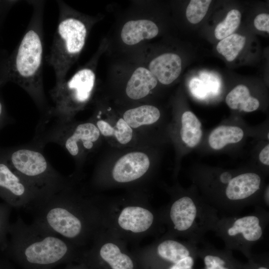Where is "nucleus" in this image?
<instances>
[{
    "instance_id": "nucleus-1",
    "label": "nucleus",
    "mask_w": 269,
    "mask_h": 269,
    "mask_svg": "<svg viewBox=\"0 0 269 269\" xmlns=\"http://www.w3.org/2000/svg\"><path fill=\"white\" fill-rule=\"evenodd\" d=\"M6 256L25 269H50L67 261L72 253L70 243L18 217L11 223Z\"/></svg>"
},
{
    "instance_id": "nucleus-2",
    "label": "nucleus",
    "mask_w": 269,
    "mask_h": 269,
    "mask_svg": "<svg viewBox=\"0 0 269 269\" xmlns=\"http://www.w3.org/2000/svg\"><path fill=\"white\" fill-rule=\"evenodd\" d=\"M31 17L12 58L11 77L46 113L49 110L44 91L43 20L44 2L29 1Z\"/></svg>"
},
{
    "instance_id": "nucleus-3",
    "label": "nucleus",
    "mask_w": 269,
    "mask_h": 269,
    "mask_svg": "<svg viewBox=\"0 0 269 269\" xmlns=\"http://www.w3.org/2000/svg\"><path fill=\"white\" fill-rule=\"evenodd\" d=\"M59 16L49 54L46 57L52 67L57 85L65 80L78 59L86 40L89 21L63 1H58Z\"/></svg>"
},
{
    "instance_id": "nucleus-4",
    "label": "nucleus",
    "mask_w": 269,
    "mask_h": 269,
    "mask_svg": "<svg viewBox=\"0 0 269 269\" xmlns=\"http://www.w3.org/2000/svg\"><path fill=\"white\" fill-rule=\"evenodd\" d=\"M6 158L12 168L40 194L41 199L69 187L66 179L38 148L19 147L9 152Z\"/></svg>"
},
{
    "instance_id": "nucleus-5",
    "label": "nucleus",
    "mask_w": 269,
    "mask_h": 269,
    "mask_svg": "<svg viewBox=\"0 0 269 269\" xmlns=\"http://www.w3.org/2000/svg\"><path fill=\"white\" fill-rule=\"evenodd\" d=\"M95 78L93 70L85 67L77 71L69 79L54 85L49 91L54 106L47 114L61 124H70L74 115L90 99Z\"/></svg>"
},
{
    "instance_id": "nucleus-6",
    "label": "nucleus",
    "mask_w": 269,
    "mask_h": 269,
    "mask_svg": "<svg viewBox=\"0 0 269 269\" xmlns=\"http://www.w3.org/2000/svg\"><path fill=\"white\" fill-rule=\"evenodd\" d=\"M0 197L12 208L29 210L42 198L10 165L0 158Z\"/></svg>"
},
{
    "instance_id": "nucleus-7",
    "label": "nucleus",
    "mask_w": 269,
    "mask_h": 269,
    "mask_svg": "<svg viewBox=\"0 0 269 269\" xmlns=\"http://www.w3.org/2000/svg\"><path fill=\"white\" fill-rule=\"evenodd\" d=\"M100 135L94 123H82L73 128H70L69 124L60 128L51 141L57 142L64 147L73 157L79 158L84 153L93 149Z\"/></svg>"
},
{
    "instance_id": "nucleus-8",
    "label": "nucleus",
    "mask_w": 269,
    "mask_h": 269,
    "mask_svg": "<svg viewBox=\"0 0 269 269\" xmlns=\"http://www.w3.org/2000/svg\"><path fill=\"white\" fill-rule=\"evenodd\" d=\"M150 166V160L145 153L133 151L120 157L112 171L114 180L125 183L135 180L143 175Z\"/></svg>"
},
{
    "instance_id": "nucleus-9",
    "label": "nucleus",
    "mask_w": 269,
    "mask_h": 269,
    "mask_svg": "<svg viewBox=\"0 0 269 269\" xmlns=\"http://www.w3.org/2000/svg\"><path fill=\"white\" fill-rule=\"evenodd\" d=\"M148 67V70L157 81L162 84L168 85L179 76L182 69V62L178 55L167 53L152 59Z\"/></svg>"
},
{
    "instance_id": "nucleus-10",
    "label": "nucleus",
    "mask_w": 269,
    "mask_h": 269,
    "mask_svg": "<svg viewBox=\"0 0 269 269\" xmlns=\"http://www.w3.org/2000/svg\"><path fill=\"white\" fill-rule=\"evenodd\" d=\"M153 220V216L148 210L140 207L129 206L122 211L118 223L124 230L140 233L147 230Z\"/></svg>"
},
{
    "instance_id": "nucleus-11",
    "label": "nucleus",
    "mask_w": 269,
    "mask_h": 269,
    "mask_svg": "<svg viewBox=\"0 0 269 269\" xmlns=\"http://www.w3.org/2000/svg\"><path fill=\"white\" fill-rule=\"evenodd\" d=\"M158 33L156 24L147 19L130 20L123 26L121 31L123 41L129 45L136 44L144 39L155 37Z\"/></svg>"
},
{
    "instance_id": "nucleus-12",
    "label": "nucleus",
    "mask_w": 269,
    "mask_h": 269,
    "mask_svg": "<svg viewBox=\"0 0 269 269\" xmlns=\"http://www.w3.org/2000/svg\"><path fill=\"white\" fill-rule=\"evenodd\" d=\"M261 178L255 173H246L233 178L228 183L226 195L232 200L244 199L259 189Z\"/></svg>"
},
{
    "instance_id": "nucleus-13",
    "label": "nucleus",
    "mask_w": 269,
    "mask_h": 269,
    "mask_svg": "<svg viewBox=\"0 0 269 269\" xmlns=\"http://www.w3.org/2000/svg\"><path fill=\"white\" fill-rule=\"evenodd\" d=\"M157 84V80L147 69L139 67L136 68L128 81L126 92L133 100L146 97Z\"/></svg>"
},
{
    "instance_id": "nucleus-14",
    "label": "nucleus",
    "mask_w": 269,
    "mask_h": 269,
    "mask_svg": "<svg viewBox=\"0 0 269 269\" xmlns=\"http://www.w3.org/2000/svg\"><path fill=\"white\" fill-rule=\"evenodd\" d=\"M196 213V207L191 198L185 196L177 200L170 211L174 229L181 231L189 229L195 220Z\"/></svg>"
},
{
    "instance_id": "nucleus-15",
    "label": "nucleus",
    "mask_w": 269,
    "mask_h": 269,
    "mask_svg": "<svg viewBox=\"0 0 269 269\" xmlns=\"http://www.w3.org/2000/svg\"><path fill=\"white\" fill-rule=\"evenodd\" d=\"M160 116V111L152 105H142L126 111L123 118L133 130L156 123Z\"/></svg>"
},
{
    "instance_id": "nucleus-16",
    "label": "nucleus",
    "mask_w": 269,
    "mask_h": 269,
    "mask_svg": "<svg viewBox=\"0 0 269 269\" xmlns=\"http://www.w3.org/2000/svg\"><path fill=\"white\" fill-rule=\"evenodd\" d=\"M244 132L238 127L221 126L216 128L210 134L208 142L214 149L219 150L230 143H235L242 140Z\"/></svg>"
},
{
    "instance_id": "nucleus-17",
    "label": "nucleus",
    "mask_w": 269,
    "mask_h": 269,
    "mask_svg": "<svg viewBox=\"0 0 269 269\" xmlns=\"http://www.w3.org/2000/svg\"><path fill=\"white\" fill-rule=\"evenodd\" d=\"M228 233L231 236L241 233L245 240L256 241L262 237L263 231L259 218L255 216H248L236 220L228 230Z\"/></svg>"
},
{
    "instance_id": "nucleus-18",
    "label": "nucleus",
    "mask_w": 269,
    "mask_h": 269,
    "mask_svg": "<svg viewBox=\"0 0 269 269\" xmlns=\"http://www.w3.org/2000/svg\"><path fill=\"white\" fill-rule=\"evenodd\" d=\"M100 134L105 137H114L121 144L130 142L133 136V130L123 118L116 122L114 126L104 120H99L95 124Z\"/></svg>"
},
{
    "instance_id": "nucleus-19",
    "label": "nucleus",
    "mask_w": 269,
    "mask_h": 269,
    "mask_svg": "<svg viewBox=\"0 0 269 269\" xmlns=\"http://www.w3.org/2000/svg\"><path fill=\"white\" fill-rule=\"evenodd\" d=\"M181 125L180 133L182 141L190 147L196 146L202 135L201 122L192 112L186 111L182 115Z\"/></svg>"
},
{
    "instance_id": "nucleus-20",
    "label": "nucleus",
    "mask_w": 269,
    "mask_h": 269,
    "mask_svg": "<svg viewBox=\"0 0 269 269\" xmlns=\"http://www.w3.org/2000/svg\"><path fill=\"white\" fill-rule=\"evenodd\" d=\"M100 255L107 262L112 269H133L131 258L121 253L119 248L114 244L108 243L101 248Z\"/></svg>"
},
{
    "instance_id": "nucleus-21",
    "label": "nucleus",
    "mask_w": 269,
    "mask_h": 269,
    "mask_svg": "<svg viewBox=\"0 0 269 269\" xmlns=\"http://www.w3.org/2000/svg\"><path fill=\"white\" fill-rule=\"evenodd\" d=\"M246 37L232 34L222 39L217 44V50L229 62L233 61L244 47Z\"/></svg>"
},
{
    "instance_id": "nucleus-22",
    "label": "nucleus",
    "mask_w": 269,
    "mask_h": 269,
    "mask_svg": "<svg viewBox=\"0 0 269 269\" xmlns=\"http://www.w3.org/2000/svg\"><path fill=\"white\" fill-rule=\"evenodd\" d=\"M157 250L161 258L174 264L190 254L185 246L178 242L170 240L161 243Z\"/></svg>"
},
{
    "instance_id": "nucleus-23",
    "label": "nucleus",
    "mask_w": 269,
    "mask_h": 269,
    "mask_svg": "<svg viewBox=\"0 0 269 269\" xmlns=\"http://www.w3.org/2000/svg\"><path fill=\"white\" fill-rule=\"evenodd\" d=\"M241 19V14L237 9L231 10L225 19L219 23L215 29V36L222 40L232 34L239 26Z\"/></svg>"
},
{
    "instance_id": "nucleus-24",
    "label": "nucleus",
    "mask_w": 269,
    "mask_h": 269,
    "mask_svg": "<svg viewBox=\"0 0 269 269\" xmlns=\"http://www.w3.org/2000/svg\"><path fill=\"white\" fill-rule=\"evenodd\" d=\"M211 2L210 0H191L186 10L188 20L193 24L200 22L205 16Z\"/></svg>"
},
{
    "instance_id": "nucleus-25",
    "label": "nucleus",
    "mask_w": 269,
    "mask_h": 269,
    "mask_svg": "<svg viewBox=\"0 0 269 269\" xmlns=\"http://www.w3.org/2000/svg\"><path fill=\"white\" fill-rule=\"evenodd\" d=\"M11 208L10 206L5 202L0 203V250L3 252L5 250L8 244Z\"/></svg>"
},
{
    "instance_id": "nucleus-26",
    "label": "nucleus",
    "mask_w": 269,
    "mask_h": 269,
    "mask_svg": "<svg viewBox=\"0 0 269 269\" xmlns=\"http://www.w3.org/2000/svg\"><path fill=\"white\" fill-rule=\"evenodd\" d=\"M250 96L248 87L239 85L229 93L226 98V102L231 109L240 110Z\"/></svg>"
},
{
    "instance_id": "nucleus-27",
    "label": "nucleus",
    "mask_w": 269,
    "mask_h": 269,
    "mask_svg": "<svg viewBox=\"0 0 269 269\" xmlns=\"http://www.w3.org/2000/svg\"><path fill=\"white\" fill-rule=\"evenodd\" d=\"M200 79L203 82L208 94L218 95L221 87V82L219 77L215 73L209 72H202L200 74Z\"/></svg>"
},
{
    "instance_id": "nucleus-28",
    "label": "nucleus",
    "mask_w": 269,
    "mask_h": 269,
    "mask_svg": "<svg viewBox=\"0 0 269 269\" xmlns=\"http://www.w3.org/2000/svg\"><path fill=\"white\" fill-rule=\"evenodd\" d=\"M189 87L192 94L198 99L203 100L209 95L203 82L198 78H192Z\"/></svg>"
},
{
    "instance_id": "nucleus-29",
    "label": "nucleus",
    "mask_w": 269,
    "mask_h": 269,
    "mask_svg": "<svg viewBox=\"0 0 269 269\" xmlns=\"http://www.w3.org/2000/svg\"><path fill=\"white\" fill-rule=\"evenodd\" d=\"M254 25L258 30L269 33V15L267 13L258 14L254 19Z\"/></svg>"
},
{
    "instance_id": "nucleus-30",
    "label": "nucleus",
    "mask_w": 269,
    "mask_h": 269,
    "mask_svg": "<svg viewBox=\"0 0 269 269\" xmlns=\"http://www.w3.org/2000/svg\"><path fill=\"white\" fill-rule=\"evenodd\" d=\"M204 263L207 268L214 269H228L223 267L225 262L218 257L207 255L204 258Z\"/></svg>"
},
{
    "instance_id": "nucleus-31",
    "label": "nucleus",
    "mask_w": 269,
    "mask_h": 269,
    "mask_svg": "<svg viewBox=\"0 0 269 269\" xmlns=\"http://www.w3.org/2000/svg\"><path fill=\"white\" fill-rule=\"evenodd\" d=\"M259 106V100L251 96L240 110L245 112H251L258 109Z\"/></svg>"
},
{
    "instance_id": "nucleus-32",
    "label": "nucleus",
    "mask_w": 269,
    "mask_h": 269,
    "mask_svg": "<svg viewBox=\"0 0 269 269\" xmlns=\"http://www.w3.org/2000/svg\"><path fill=\"white\" fill-rule=\"evenodd\" d=\"M193 264V258L189 256L175 263L169 269H192Z\"/></svg>"
},
{
    "instance_id": "nucleus-33",
    "label": "nucleus",
    "mask_w": 269,
    "mask_h": 269,
    "mask_svg": "<svg viewBox=\"0 0 269 269\" xmlns=\"http://www.w3.org/2000/svg\"><path fill=\"white\" fill-rule=\"evenodd\" d=\"M259 159L266 165H269V145L268 144L260 152Z\"/></svg>"
},
{
    "instance_id": "nucleus-34",
    "label": "nucleus",
    "mask_w": 269,
    "mask_h": 269,
    "mask_svg": "<svg viewBox=\"0 0 269 269\" xmlns=\"http://www.w3.org/2000/svg\"><path fill=\"white\" fill-rule=\"evenodd\" d=\"M0 269H14L6 258L0 257Z\"/></svg>"
},
{
    "instance_id": "nucleus-35",
    "label": "nucleus",
    "mask_w": 269,
    "mask_h": 269,
    "mask_svg": "<svg viewBox=\"0 0 269 269\" xmlns=\"http://www.w3.org/2000/svg\"><path fill=\"white\" fill-rule=\"evenodd\" d=\"M232 179V175L228 172H224L220 176V181L224 184L228 183Z\"/></svg>"
},
{
    "instance_id": "nucleus-36",
    "label": "nucleus",
    "mask_w": 269,
    "mask_h": 269,
    "mask_svg": "<svg viewBox=\"0 0 269 269\" xmlns=\"http://www.w3.org/2000/svg\"><path fill=\"white\" fill-rule=\"evenodd\" d=\"M2 106L1 103L0 102V118L2 115Z\"/></svg>"
},
{
    "instance_id": "nucleus-37",
    "label": "nucleus",
    "mask_w": 269,
    "mask_h": 269,
    "mask_svg": "<svg viewBox=\"0 0 269 269\" xmlns=\"http://www.w3.org/2000/svg\"><path fill=\"white\" fill-rule=\"evenodd\" d=\"M258 269H268L265 267H260Z\"/></svg>"
},
{
    "instance_id": "nucleus-38",
    "label": "nucleus",
    "mask_w": 269,
    "mask_h": 269,
    "mask_svg": "<svg viewBox=\"0 0 269 269\" xmlns=\"http://www.w3.org/2000/svg\"><path fill=\"white\" fill-rule=\"evenodd\" d=\"M207 269H214L210 268H207Z\"/></svg>"
}]
</instances>
